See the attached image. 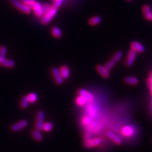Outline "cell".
I'll return each instance as SVG.
<instances>
[{"instance_id":"30bf717a","label":"cell","mask_w":152,"mask_h":152,"mask_svg":"<svg viewBox=\"0 0 152 152\" xmlns=\"http://www.w3.org/2000/svg\"><path fill=\"white\" fill-rule=\"evenodd\" d=\"M28 125V121L27 120H22L18 122L17 123L14 124L11 127V130L13 132H17L24 129Z\"/></svg>"},{"instance_id":"484cf974","label":"cell","mask_w":152,"mask_h":152,"mask_svg":"<svg viewBox=\"0 0 152 152\" xmlns=\"http://www.w3.org/2000/svg\"><path fill=\"white\" fill-rule=\"evenodd\" d=\"M142 13H143L145 17L148 16L149 14L151 12V8L148 5V4H145V5L142 7Z\"/></svg>"},{"instance_id":"4fadbf2b","label":"cell","mask_w":152,"mask_h":152,"mask_svg":"<svg viewBox=\"0 0 152 152\" xmlns=\"http://www.w3.org/2000/svg\"><path fill=\"white\" fill-rule=\"evenodd\" d=\"M106 134L108 138L111 140L115 145H120L122 144V140L121 139V137L116 135L115 133H113V132L111 131H108L107 132Z\"/></svg>"},{"instance_id":"52a82bcc","label":"cell","mask_w":152,"mask_h":152,"mask_svg":"<svg viewBox=\"0 0 152 152\" xmlns=\"http://www.w3.org/2000/svg\"><path fill=\"white\" fill-rule=\"evenodd\" d=\"M136 55H137V52H136L135 51H134L132 49L129 50V51L128 52V55L126 61V66H131L132 65L136 58Z\"/></svg>"},{"instance_id":"f546056e","label":"cell","mask_w":152,"mask_h":152,"mask_svg":"<svg viewBox=\"0 0 152 152\" xmlns=\"http://www.w3.org/2000/svg\"><path fill=\"white\" fill-rule=\"evenodd\" d=\"M91 122V118L89 117H86L83 118V123L85 125H89Z\"/></svg>"},{"instance_id":"f1b7e54d","label":"cell","mask_w":152,"mask_h":152,"mask_svg":"<svg viewBox=\"0 0 152 152\" xmlns=\"http://www.w3.org/2000/svg\"><path fill=\"white\" fill-rule=\"evenodd\" d=\"M64 3V1H53V4H52V7H53L54 8L58 9L61 7V6L62 5V4Z\"/></svg>"},{"instance_id":"2e32d148","label":"cell","mask_w":152,"mask_h":152,"mask_svg":"<svg viewBox=\"0 0 152 152\" xmlns=\"http://www.w3.org/2000/svg\"><path fill=\"white\" fill-rule=\"evenodd\" d=\"M102 20V18L99 16H94L90 18L88 20V23L91 26H96L98 25Z\"/></svg>"},{"instance_id":"7c38bea8","label":"cell","mask_w":152,"mask_h":152,"mask_svg":"<svg viewBox=\"0 0 152 152\" xmlns=\"http://www.w3.org/2000/svg\"><path fill=\"white\" fill-rule=\"evenodd\" d=\"M96 70L98 71V72L100 74L102 77L104 79H107L110 77V72H109V70L108 69H106L104 65H98L96 66Z\"/></svg>"},{"instance_id":"ffe728a7","label":"cell","mask_w":152,"mask_h":152,"mask_svg":"<svg viewBox=\"0 0 152 152\" xmlns=\"http://www.w3.org/2000/svg\"><path fill=\"white\" fill-rule=\"evenodd\" d=\"M29 103H30V102L28 100V98L27 95V96H24L22 98L20 103V106L22 108L25 109L28 106Z\"/></svg>"},{"instance_id":"5b68a950","label":"cell","mask_w":152,"mask_h":152,"mask_svg":"<svg viewBox=\"0 0 152 152\" xmlns=\"http://www.w3.org/2000/svg\"><path fill=\"white\" fill-rule=\"evenodd\" d=\"M32 10L34 12V15L39 18H41L43 15V9H42V4L39 2L36 1L34 4L31 7Z\"/></svg>"},{"instance_id":"7a4b0ae2","label":"cell","mask_w":152,"mask_h":152,"mask_svg":"<svg viewBox=\"0 0 152 152\" xmlns=\"http://www.w3.org/2000/svg\"><path fill=\"white\" fill-rule=\"evenodd\" d=\"M9 2L13 7L23 13L29 14L32 11L31 7L26 5V4L23 3L20 0H9Z\"/></svg>"},{"instance_id":"d6986e66","label":"cell","mask_w":152,"mask_h":152,"mask_svg":"<svg viewBox=\"0 0 152 152\" xmlns=\"http://www.w3.org/2000/svg\"><path fill=\"white\" fill-rule=\"evenodd\" d=\"M31 136L33 137V139L37 141H41L42 140V135L40 132V131H38L37 129H35L32 131Z\"/></svg>"},{"instance_id":"83f0119b","label":"cell","mask_w":152,"mask_h":152,"mask_svg":"<svg viewBox=\"0 0 152 152\" xmlns=\"http://www.w3.org/2000/svg\"><path fill=\"white\" fill-rule=\"evenodd\" d=\"M20 1H22L23 3L26 4V5L31 7L36 1V0H20Z\"/></svg>"},{"instance_id":"3957f363","label":"cell","mask_w":152,"mask_h":152,"mask_svg":"<svg viewBox=\"0 0 152 152\" xmlns=\"http://www.w3.org/2000/svg\"><path fill=\"white\" fill-rule=\"evenodd\" d=\"M45 115L43 111L39 110L37 113V118L36 121V129L38 131H41L42 129V126L45 123Z\"/></svg>"},{"instance_id":"5bb4252c","label":"cell","mask_w":152,"mask_h":152,"mask_svg":"<svg viewBox=\"0 0 152 152\" xmlns=\"http://www.w3.org/2000/svg\"><path fill=\"white\" fill-rule=\"evenodd\" d=\"M134 133V128L130 126H124L122 129V134L123 136L126 137H131Z\"/></svg>"},{"instance_id":"d6a6232c","label":"cell","mask_w":152,"mask_h":152,"mask_svg":"<svg viewBox=\"0 0 152 152\" xmlns=\"http://www.w3.org/2000/svg\"><path fill=\"white\" fill-rule=\"evenodd\" d=\"M149 88H150V93H151V96H152V84L151 85H150V86H149Z\"/></svg>"},{"instance_id":"9c48e42d","label":"cell","mask_w":152,"mask_h":152,"mask_svg":"<svg viewBox=\"0 0 152 152\" xmlns=\"http://www.w3.org/2000/svg\"><path fill=\"white\" fill-rule=\"evenodd\" d=\"M15 65V61L12 60L7 59L6 57L0 56V66H4V67L11 69L13 68Z\"/></svg>"},{"instance_id":"e0dca14e","label":"cell","mask_w":152,"mask_h":152,"mask_svg":"<svg viewBox=\"0 0 152 152\" xmlns=\"http://www.w3.org/2000/svg\"><path fill=\"white\" fill-rule=\"evenodd\" d=\"M51 34L55 38H60L62 36V32H61V31L60 28L56 26H53L52 27L51 29Z\"/></svg>"},{"instance_id":"836d02e7","label":"cell","mask_w":152,"mask_h":152,"mask_svg":"<svg viewBox=\"0 0 152 152\" xmlns=\"http://www.w3.org/2000/svg\"><path fill=\"white\" fill-rule=\"evenodd\" d=\"M127 1H128V2H131V1H132L133 0H126Z\"/></svg>"},{"instance_id":"ba28073f","label":"cell","mask_w":152,"mask_h":152,"mask_svg":"<svg viewBox=\"0 0 152 152\" xmlns=\"http://www.w3.org/2000/svg\"><path fill=\"white\" fill-rule=\"evenodd\" d=\"M78 94L84 97L86 99L87 102H91L94 100V96L93 94L88 91V90L84 89H80L78 90Z\"/></svg>"},{"instance_id":"4dcf8cb0","label":"cell","mask_w":152,"mask_h":152,"mask_svg":"<svg viewBox=\"0 0 152 152\" xmlns=\"http://www.w3.org/2000/svg\"><path fill=\"white\" fill-rule=\"evenodd\" d=\"M146 83H147V84H148V86L152 84V71L150 73L149 77L148 78V79H147Z\"/></svg>"},{"instance_id":"1f68e13d","label":"cell","mask_w":152,"mask_h":152,"mask_svg":"<svg viewBox=\"0 0 152 152\" xmlns=\"http://www.w3.org/2000/svg\"><path fill=\"white\" fill-rule=\"evenodd\" d=\"M146 20H148L149 21H152V12H151L149 15L145 17Z\"/></svg>"},{"instance_id":"ac0fdd59","label":"cell","mask_w":152,"mask_h":152,"mask_svg":"<svg viewBox=\"0 0 152 152\" xmlns=\"http://www.w3.org/2000/svg\"><path fill=\"white\" fill-rule=\"evenodd\" d=\"M124 81L126 84L131 86H136L139 83V80L134 77H126L124 79Z\"/></svg>"},{"instance_id":"e575fe53","label":"cell","mask_w":152,"mask_h":152,"mask_svg":"<svg viewBox=\"0 0 152 152\" xmlns=\"http://www.w3.org/2000/svg\"><path fill=\"white\" fill-rule=\"evenodd\" d=\"M64 1V0H53V1Z\"/></svg>"},{"instance_id":"8fae6325","label":"cell","mask_w":152,"mask_h":152,"mask_svg":"<svg viewBox=\"0 0 152 152\" xmlns=\"http://www.w3.org/2000/svg\"><path fill=\"white\" fill-rule=\"evenodd\" d=\"M130 46L131 49L135 51L137 53H143L145 51V47L137 41H132Z\"/></svg>"},{"instance_id":"603a6c76","label":"cell","mask_w":152,"mask_h":152,"mask_svg":"<svg viewBox=\"0 0 152 152\" xmlns=\"http://www.w3.org/2000/svg\"><path fill=\"white\" fill-rule=\"evenodd\" d=\"M123 56V52L122 51H117L115 54L113 55L112 59L115 61V62H118V61H120V60L122 58Z\"/></svg>"},{"instance_id":"9a60e30c","label":"cell","mask_w":152,"mask_h":152,"mask_svg":"<svg viewBox=\"0 0 152 152\" xmlns=\"http://www.w3.org/2000/svg\"><path fill=\"white\" fill-rule=\"evenodd\" d=\"M60 74L64 79H67L70 77V69L66 65H62L59 69Z\"/></svg>"},{"instance_id":"4316f807","label":"cell","mask_w":152,"mask_h":152,"mask_svg":"<svg viewBox=\"0 0 152 152\" xmlns=\"http://www.w3.org/2000/svg\"><path fill=\"white\" fill-rule=\"evenodd\" d=\"M7 49L4 46H0V56L6 57Z\"/></svg>"},{"instance_id":"44dd1931","label":"cell","mask_w":152,"mask_h":152,"mask_svg":"<svg viewBox=\"0 0 152 152\" xmlns=\"http://www.w3.org/2000/svg\"><path fill=\"white\" fill-rule=\"evenodd\" d=\"M53 124L50 122H46L44 123L42 130H43L45 132H50L53 129Z\"/></svg>"},{"instance_id":"8992f818","label":"cell","mask_w":152,"mask_h":152,"mask_svg":"<svg viewBox=\"0 0 152 152\" xmlns=\"http://www.w3.org/2000/svg\"><path fill=\"white\" fill-rule=\"evenodd\" d=\"M102 142V139L99 138V137H96V138L93 139H89V140H86L84 141V146L86 148H93L94 146H97Z\"/></svg>"},{"instance_id":"277c9868","label":"cell","mask_w":152,"mask_h":152,"mask_svg":"<svg viewBox=\"0 0 152 152\" xmlns=\"http://www.w3.org/2000/svg\"><path fill=\"white\" fill-rule=\"evenodd\" d=\"M51 72L52 75H53V77L55 80V81L57 84L61 85L64 83V79L63 78L62 76H61L59 69L53 67L51 70Z\"/></svg>"},{"instance_id":"cb8c5ba5","label":"cell","mask_w":152,"mask_h":152,"mask_svg":"<svg viewBox=\"0 0 152 152\" xmlns=\"http://www.w3.org/2000/svg\"><path fill=\"white\" fill-rule=\"evenodd\" d=\"M75 102H76V103H77L79 106H83L87 102L86 99L84 97L80 96V95H79V96H77V98H76Z\"/></svg>"},{"instance_id":"6da1fadb","label":"cell","mask_w":152,"mask_h":152,"mask_svg":"<svg viewBox=\"0 0 152 152\" xmlns=\"http://www.w3.org/2000/svg\"><path fill=\"white\" fill-rule=\"evenodd\" d=\"M58 12V9L54 8L53 7H51L50 8L45 12L41 18V22L42 25H47L53 20V18L56 16Z\"/></svg>"},{"instance_id":"7402d4cb","label":"cell","mask_w":152,"mask_h":152,"mask_svg":"<svg viewBox=\"0 0 152 152\" xmlns=\"http://www.w3.org/2000/svg\"><path fill=\"white\" fill-rule=\"evenodd\" d=\"M28 100H29L31 103H36L37 100L38 96L36 93H31L27 95Z\"/></svg>"},{"instance_id":"d4e9b609","label":"cell","mask_w":152,"mask_h":152,"mask_svg":"<svg viewBox=\"0 0 152 152\" xmlns=\"http://www.w3.org/2000/svg\"><path fill=\"white\" fill-rule=\"evenodd\" d=\"M115 64H116L115 61L112 58L111 60H108L107 61V62L105 64V65H104V66H105L107 69H108L109 71H110L114 67V66L115 65Z\"/></svg>"}]
</instances>
